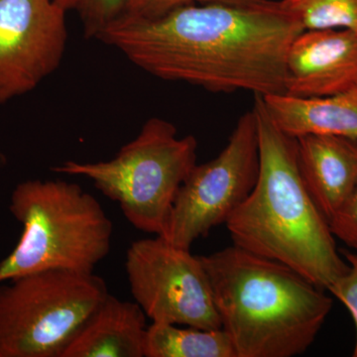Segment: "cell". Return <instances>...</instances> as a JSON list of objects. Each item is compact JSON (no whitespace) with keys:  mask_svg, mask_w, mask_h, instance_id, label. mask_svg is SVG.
I'll use <instances>...</instances> for the list:
<instances>
[{"mask_svg":"<svg viewBox=\"0 0 357 357\" xmlns=\"http://www.w3.org/2000/svg\"><path fill=\"white\" fill-rule=\"evenodd\" d=\"M302 23L281 1L194 4L153 20H116L98 37L164 81L213 93L285 95V61Z\"/></svg>","mask_w":357,"mask_h":357,"instance_id":"obj_1","label":"cell"},{"mask_svg":"<svg viewBox=\"0 0 357 357\" xmlns=\"http://www.w3.org/2000/svg\"><path fill=\"white\" fill-rule=\"evenodd\" d=\"M257 122L259 172L252 192L225 222L234 245L287 265L328 290L349 269L330 223L301 176L297 140L268 114L261 96Z\"/></svg>","mask_w":357,"mask_h":357,"instance_id":"obj_2","label":"cell"},{"mask_svg":"<svg viewBox=\"0 0 357 357\" xmlns=\"http://www.w3.org/2000/svg\"><path fill=\"white\" fill-rule=\"evenodd\" d=\"M199 258L237 357L300 356L332 311L324 289L283 263L234 244Z\"/></svg>","mask_w":357,"mask_h":357,"instance_id":"obj_3","label":"cell"},{"mask_svg":"<svg viewBox=\"0 0 357 357\" xmlns=\"http://www.w3.org/2000/svg\"><path fill=\"white\" fill-rule=\"evenodd\" d=\"M9 211L23 231L0 262V283L45 270L91 274L109 255L112 220L100 202L76 183L24 181L14 188Z\"/></svg>","mask_w":357,"mask_h":357,"instance_id":"obj_4","label":"cell"},{"mask_svg":"<svg viewBox=\"0 0 357 357\" xmlns=\"http://www.w3.org/2000/svg\"><path fill=\"white\" fill-rule=\"evenodd\" d=\"M198 141L178 137L176 126L148 119L138 135L109 161H66L55 173L88 178L119 204L135 229L161 236L181 185L197 165Z\"/></svg>","mask_w":357,"mask_h":357,"instance_id":"obj_5","label":"cell"},{"mask_svg":"<svg viewBox=\"0 0 357 357\" xmlns=\"http://www.w3.org/2000/svg\"><path fill=\"white\" fill-rule=\"evenodd\" d=\"M109 295L95 273L45 270L0 286V357H62Z\"/></svg>","mask_w":357,"mask_h":357,"instance_id":"obj_6","label":"cell"},{"mask_svg":"<svg viewBox=\"0 0 357 357\" xmlns=\"http://www.w3.org/2000/svg\"><path fill=\"white\" fill-rule=\"evenodd\" d=\"M259 172V142L253 110L241 115L225 149L201 164L181 185L162 238L191 249L199 237L225 223L252 192Z\"/></svg>","mask_w":357,"mask_h":357,"instance_id":"obj_7","label":"cell"},{"mask_svg":"<svg viewBox=\"0 0 357 357\" xmlns=\"http://www.w3.org/2000/svg\"><path fill=\"white\" fill-rule=\"evenodd\" d=\"M126 269L134 300L152 323L222 328L208 274L190 249L160 236L140 239L128 249Z\"/></svg>","mask_w":357,"mask_h":357,"instance_id":"obj_8","label":"cell"},{"mask_svg":"<svg viewBox=\"0 0 357 357\" xmlns=\"http://www.w3.org/2000/svg\"><path fill=\"white\" fill-rule=\"evenodd\" d=\"M67 14L56 0H0V105L34 91L59 69Z\"/></svg>","mask_w":357,"mask_h":357,"instance_id":"obj_9","label":"cell"},{"mask_svg":"<svg viewBox=\"0 0 357 357\" xmlns=\"http://www.w3.org/2000/svg\"><path fill=\"white\" fill-rule=\"evenodd\" d=\"M357 89V33L305 30L289 47L285 95L326 98Z\"/></svg>","mask_w":357,"mask_h":357,"instance_id":"obj_10","label":"cell"},{"mask_svg":"<svg viewBox=\"0 0 357 357\" xmlns=\"http://www.w3.org/2000/svg\"><path fill=\"white\" fill-rule=\"evenodd\" d=\"M296 140L301 176L330 222L357 187V137L304 134Z\"/></svg>","mask_w":357,"mask_h":357,"instance_id":"obj_11","label":"cell"},{"mask_svg":"<svg viewBox=\"0 0 357 357\" xmlns=\"http://www.w3.org/2000/svg\"><path fill=\"white\" fill-rule=\"evenodd\" d=\"M146 314L137 303L107 295L62 357H145Z\"/></svg>","mask_w":357,"mask_h":357,"instance_id":"obj_12","label":"cell"},{"mask_svg":"<svg viewBox=\"0 0 357 357\" xmlns=\"http://www.w3.org/2000/svg\"><path fill=\"white\" fill-rule=\"evenodd\" d=\"M268 114L284 132L357 137V89L326 98L262 96Z\"/></svg>","mask_w":357,"mask_h":357,"instance_id":"obj_13","label":"cell"},{"mask_svg":"<svg viewBox=\"0 0 357 357\" xmlns=\"http://www.w3.org/2000/svg\"><path fill=\"white\" fill-rule=\"evenodd\" d=\"M145 357H237L223 328H178L171 324L148 326Z\"/></svg>","mask_w":357,"mask_h":357,"instance_id":"obj_14","label":"cell"},{"mask_svg":"<svg viewBox=\"0 0 357 357\" xmlns=\"http://www.w3.org/2000/svg\"><path fill=\"white\" fill-rule=\"evenodd\" d=\"M305 30L344 29L357 33V0H280Z\"/></svg>","mask_w":357,"mask_h":357,"instance_id":"obj_15","label":"cell"},{"mask_svg":"<svg viewBox=\"0 0 357 357\" xmlns=\"http://www.w3.org/2000/svg\"><path fill=\"white\" fill-rule=\"evenodd\" d=\"M68 13L76 14L83 25L84 36L98 37L123 13L129 0H56Z\"/></svg>","mask_w":357,"mask_h":357,"instance_id":"obj_16","label":"cell"},{"mask_svg":"<svg viewBox=\"0 0 357 357\" xmlns=\"http://www.w3.org/2000/svg\"><path fill=\"white\" fill-rule=\"evenodd\" d=\"M268 0H129L119 20L129 21L153 20L165 14L194 4H230V6H257Z\"/></svg>","mask_w":357,"mask_h":357,"instance_id":"obj_17","label":"cell"},{"mask_svg":"<svg viewBox=\"0 0 357 357\" xmlns=\"http://www.w3.org/2000/svg\"><path fill=\"white\" fill-rule=\"evenodd\" d=\"M349 269L328 289L333 297L344 305L351 312L356 328V345L352 356L357 357V253L351 251H342Z\"/></svg>","mask_w":357,"mask_h":357,"instance_id":"obj_18","label":"cell"},{"mask_svg":"<svg viewBox=\"0 0 357 357\" xmlns=\"http://www.w3.org/2000/svg\"><path fill=\"white\" fill-rule=\"evenodd\" d=\"M328 223L333 236L357 251V187Z\"/></svg>","mask_w":357,"mask_h":357,"instance_id":"obj_19","label":"cell"},{"mask_svg":"<svg viewBox=\"0 0 357 357\" xmlns=\"http://www.w3.org/2000/svg\"><path fill=\"white\" fill-rule=\"evenodd\" d=\"M0 165H1V160H0Z\"/></svg>","mask_w":357,"mask_h":357,"instance_id":"obj_20","label":"cell"}]
</instances>
